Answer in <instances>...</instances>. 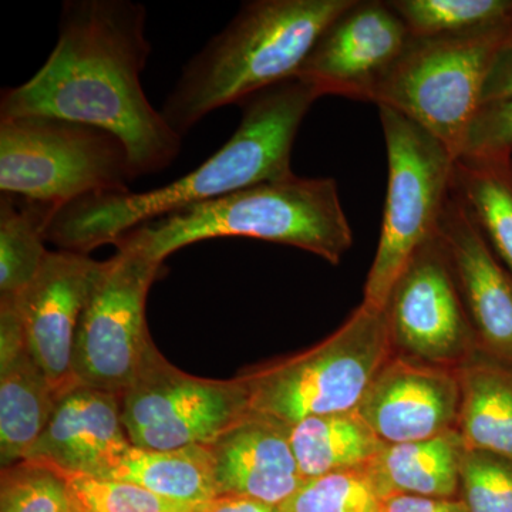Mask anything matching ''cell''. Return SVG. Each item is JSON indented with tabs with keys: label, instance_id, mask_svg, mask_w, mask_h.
Listing matches in <instances>:
<instances>
[{
	"label": "cell",
	"instance_id": "obj_1",
	"mask_svg": "<svg viewBox=\"0 0 512 512\" xmlns=\"http://www.w3.org/2000/svg\"><path fill=\"white\" fill-rule=\"evenodd\" d=\"M146 23V6L131 0H66L55 49L32 79L2 90L0 119L50 116L110 131L136 178L170 167L183 137L141 83L151 53Z\"/></svg>",
	"mask_w": 512,
	"mask_h": 512
},
{
	"label": "cell",
	"instance_id": "obj_2",
	"mask_svg": "<svg viewBox=\"0 0 512 512\" xmlns=\"http://www.w3.org/2000/svg\"><path fill=\"white\" fill-rule=\"evenodd\" d=\"M319 97L298 77L252 94L238 104L235 133L191 173L154 190L90 195L63 205L47 227V242L89 255L144 222L289 177L299 127Z\"/></svg>",
	"mask_w": 512,
	"mask_h": 512
},
{
	"label": "cell",
	"instance_id": "obj_3",
	"mask_svg": "<svg viewBox=\"0 0 512 512\" xmlns=\"http://www.w3.org/2000/svg\"><path fill=\"white\" fill-rule=\"evenodd\" d=\"M355 0H252L192 56L161 114L184 137L212 111L295 79L323 30Z\"/></svg>",
	"mask_w": 512,
	"mask_h": 512
},
{
	"label": "cell",
	"instance_id": "obj_4",
	"mask_svg": "<svg viewBox=\"0 0 512 512\" xmlns=\"http://www.w3.org/2000/svg\"><path fill=\"white\" fill-rule=\"evenodd\" d=\"M229 237L288 245L332 265H339L353 245L336 180L295 173L144 222L113 245L164 264L175 251L195 242Z\"/></svg>",
	"mask_w": 512,
	"mask_h": 512
},
{
	"label": "cell",
	"instance_id": "obj_5",
	"mask_svg": "<svg viewBox=\"0 0 512 512\" xmlns=\"http://www.w3.org/2000/svg\"><path fill=\"white\" fill-rule=\"evenodd\" d=\"M393 353L383 309L362 302L318 345L238 377L247 387L252 413L293 426L308 417L356 412Z\"/></svg>",
	"mask_w": 512,
	"mask_h": 512
},
{
	"label": "cell",
	"instance_id": "obj_6",
	"mask_svg": "<svg viewBox=\"0 0 512 512\" xmlns=\"http://www.w3.org/2000/svg\"><path fill=\"white\" fill-rule=\"evenodd\" d=\"M136 180L130 154L103 128L50 116L0 119V191L63 207L119 194Z\"/></svg>",
	"mask_w": 512,
	"mask_h": 512
},
{
	"label": "cell",
	"instance_id": "obj_7",
	"mask_svg": "<svg viewBox=\"0 0 512 512\" xmlns=\"http://www.w3.org/2000/svg\"><path fill=\"white\" fill-rule=\"evenodd\" d=\"M387 151V195L375 259L362 302L384 309L407 262L436 235L451 192L456 156L450 148L390 107H379Z\"/></svg>",
	"mask_w": 512,
	"mask_h": 512
},
{
	"label": "cell",
	"instance_id": "obj_8",
	"mask_svg": "<svg viewBox=\"0 0 512 512\" xmlns=\"http://www.w3.org/2000/svg\"><path fill=\"white\" fill-rule=\"evenodd\" d=\"M512 26L467 36L413 37L372 103L409 117L460 156L485 80Z\"/></svg>",
	"mask_w": 512,
	"mask_h": 512
},
{
	"label": "cell",
	"instance_id": "obj_9",
	"mask_svg": "<svg viewBox=\"0 0 512 512\" xmlns=\"http://www.w3.org/2000/svg\"><path fill=\"white\" fill-rule=\"evenodd\" d=\"M120 403L128 439L146 450L210 446L251 412L247 387L238 376L214 380L187 375L154 343Z\"/></svg>",
	"mask_w": 512,
	"mask_h": 512
},
{
	"label": "cell",
	"instance_id": "obj_10",
	"mask_svg": "<svg viewBox=\"0 0 512 512\" xmlns=\"http://www.w3.org/2000/svg\"><path fill=\"white\" fill-rule=\"evenodd\" d=\"M163 264L134 249L117 248L106 261L80 318L74 342L77 384L123 396L147 349L146 303Z\"/></svg>",
	"mask_w": 512,
	"mask_h": 512
},
{
	"label": "cell",
	"instance_id": "obj_11",
	"mask_svg": "<svg viewBox=\"0 0 512 512\" xmlns=\"http://www.w3.org/2000/svg\"><path fill=\"white\" fill-rule=\"evenodd\" d=\"M383 311L397 355L458 369L480 353L476 332L436 235L407 262Z\"/></svg>",
	"mask_w": 512,
	"mask_h": 512
},
{
	"label": "cell",
	"instance_id": "obj_12",
	"mask_svg": "<svg viewBox=\"0 0 512 512\" xmlns=\"http://www.w3.org/2000/svg\"><path fill=\"white\" fill-rule=\"evenodd\" d=\"M412 35L402 19L380 0H355L323 30L296 77L319 96L372 103Z\"/></svg>",
	"mask_w": 512,
	"mask_h": 512
},
{
	"label": "cell",
	"instance_id": "obj_13",
	"mask_svg": "<svg viewBox=\"0 0 512 512\" xmlns=\"http://www.w3.org/2000/svg\"><path fill=\"white\" fill-rule=\"evenodd\" d=\"M104 264L86 254L50 251L35 281L20 295L10 296L18 306L30 355L57 396L77 384L73 373L77 328Z\"/></svg>",
	"mask_w": 512,
	"mask_h": 512
},
{
	"label": "cell",
	"instance_id": "obj_14",
	"mask_svg": "<svg viewBox=\"0 0 512 512\" xmlns=\"http://www.w3.org/2000/svg\"><path fill=\"white\" fill-rule=\"evenodd\" d=\"M436 238L453 272L480 352L512 366V274L453 188Z\"/></svg>",
	"mask_w": 512,
	"mask_h": 512
},
{
	"label": "cell",
	"instance_id": "obj_15",
	"mask_svg": "<svg viewBox=\"0 0 512 512\" xmlns=\"http://www.w3.org/2000/svg\"><path fill=\"white\" fill-rule=\"evenodd\" d=\"M356 412L384 444L430 440L457 430V369L393 353L370 383Z\"/></svg>",
	"mask_w": 512,
	"mask_h": 512
},
{
	"label": "cell",
	"instance_id": "obj_16",
	"mask_svg": "<svg viewBox=\"0 0 512 512\" xmlns=\"http://www.w3.org/2000/svg\"><path fill=\"white\" fill-rule=\"evenodd\" d=\"M131 446L121 421L120 397L76 384L59 396L25 460L66 478H103Z\"/></svg>",
	"mask_w": 512,
	"mask_h": 512
},
{
	"label": "cell",
	"instance_id": "obj_17",
	"mask_svg": "<svg viewBox=\"0 0 512 512\" xmlns=\"http://www.w3.org/2000/svg\"><path fill=\"white\" fill-rule=\"evenodd\" d=\"M221 497H241L281 507L303 478L289 426L249 412L210 444Z\"/></svg>",
	"mask_w": 512,
	"mask_h": 512
},
{
	"label": "cell",
	"instance_id": "obj_18",
	"mask_svg": "<svg viewBox=\"0 0 512 512\" xmlns=\"http://www.w3.org/2000/svg\"><path fill=\"white\" fill-rule=\"evenodd\" d=\"M57 399L25 336L0 339V464L20 463L45 431Z\"/></svg>",
	"mask_w": 512,
	"mask_h": 512
},
{
	"label": "cell",
	"instance_id": "obj_19",
	"mask_svg": "<svg viewBox=\"0 0 512 512\" xmlns=\"http://www.w3.org/2000/svg\"><path fill=\"white\" fill-rule=\"evenodd\" d=\"M464 451L453 430L430 440L386 444L363 470L383 500L397 494L458 498Z\"/></svg>",
	"mask_w": 512,
	"mask_h": 512
},
{
	"label": "cell",
	"instance_id": "obj_20",
	"mask_svg": "<svg viewBox=\"0 0 512 512\" xmlns=\"http://www.w3.org/2000/svg\"><path fill=\"white\" fill-rule=\"evenodd\" d=\"M457 431L467 450L512 460V366L477 353L458 367Z\"/></svg>",
	"mask_w": 512,
	"mask_h": 512
},
{
	"label": "cell",
	"instance_id": "obj_21",
	"mask_svg": "<svg viewBox=\"0 0 512 512\" xmlns=\"http://www.w3.org/2000/svg\"><path fill=\"white\" fill-rule=\"evenodd\" d=\"M103 478L141 485L177 503L210 504L221 498L214 456L204 444L175 450L131 446Z\"/></svg>",
	"mask_w": 512,
	"mask_h": 512
},
{
	"label": "cell",
	"instance_id": "obj_22",
	"mask_svg": "<svg viewBox=\"0 0 512 512\" xmlns=\"http://www.w3.org/2000/svg\"><path fill=\"white\" fill-rule=\"evenodd\" d=\"M289 440L303 480L363 468L386 446L357 412L298 421Z\"/></svg>",
	"mask_w": 512,
	"mask_h": 512
},
{
	"label": "cell",
	"instance_id": "obj_23",
	"mask_svg": "<svg viewBox=\"0 0 512 512\" xmlns=\"http://www.w3.org/2000/svg\"><path fill=\"white\" fill-rule=\"evenodd\" d=\"M451 188L512 274V157H457Z\"/></svg>",
	"mask_w": 512,
	"mask_h": 512
},
{
	"label": "cell",
	"instance_id": "obj_24",
	"mask_svg": "<svg viewBox=\"0 0 512 512\" xmlns=\"http://www.w3.org/2000/svg\"><path fill=\"white\" fill-rule=\"evenodd\" d=\"M57 205L2 194L0 200V298L18 296L33 281L49 249L46 231Z\"/></svg>",
	"mask_w": 512,
	"mask_h": 512
},
{
	"label": "cell",
	"instance_id": "obj_25",
	"mask_svg": "<svg viewBox=\"0 0 512 512\" xmlns=\"http://www.w3.org/2000/svg\"><path fill=\"white\" fill-rule=\"evenodd\" d=\"M413 37L467 36L512 26V0H389Z\"/></svg>",
	"mask_w": 512,
	"mask_h": 512
},
{
	"label": "cell",
	"instance_id": "obj_26",
	"mask_svg": "<svg viewBox=\"0 0 512 512\" xmlns=\"http://www.w3.org/2000/svg\"><path fill=\"white\" fill-rule=\"evenodd\" d=\"M282 512H384V500L363 468L309 478Z\"/></svg>",
	"mask_w": 512,
	"mask_h": 512
},
{
	"label": "cell",
	"instance_id": "obj_27",
	"mask_svg": "<svg viewBox=\"0 0 512 512\" xmlns=\"http://www.w3.org/2000/svg\"><path fill=\"white\" fill-rule=\"evenodd\" d=\"M0 512H77L66 478L23 460L2 468Z\"/></svg>",
	"mask_w": 512,
	"mask_h": 512
},
{
	"label": "cell",
	"instance_id": "obj_28",
	"mask_svg": "<svg viewBox=\"0 0 512 512\" xmlns=\"http://www.w3.org/2000/svg\"><path fill=\"white\" fill-rule=\"evenodd\" d=\"M66 480L82 512H205L211 505L177 503L127 481L93 477Z\"/></svg>",
	"mask_w": 512,
	"mask_h": 512
},
{
	"label": "cell",
	"instance_id": "obj_29",
	"mask_svg": "<svg viewBox=\"0 0 512 512\" xmlns=\"http://www.w3.org/2000/svg\"><path fill=\"white\" fill-rule=\"evenodd\" d=\"M460 500L467 512H512V460L484 450L464 451Z\"/></svg>",
	"mask_w": 512,
	"mask_h": 512
},
{
	"label": "cell",
	"instance_id": "obj_30",
	"mask_svg": "<svg viewBox=\"0 0 512 512\" xmlns=\"http://www.w3.org/2000/svg\"><path fill=\"white\" fill-rule=\"evenodd\" d=\"M460 156L512 157V97L480 106Z\"/></svg>",
	"mask_w": 512,
	"mask_h": 512
},
{
	"label": "cell",
	"instance_id": "obj_31",
	"mask_svg": "<svg viewBox=\"0 0 512 512\" xmlns=\"http://www.w3.org/2000/svg\"><path fill=\"white\" fill-rule=\"evenodd\" d=\"M512 97V36L495 55L487 80H485L483 104L511 99Z\"/></svg>",
	"mask_w": 512,
	"mask_h": 512
},
{
	"label": "cell",
	"instance_id": "obj_32",
	"mask_svg": "<svg viewBox=\"0 0 512 512\" xmlns=\"http://www.w3.org/2000/svg\"><path fill=\"white\" fill-rule=\"evenodd\" d=\"M384 512H467L460 498L397 494L384 498Z\"/></svg>",
	"mask_w": 512,
	"mask_h": 512
},
{
	"label": "cell",
	"instance_id": "obj_33",
	"mask_svg": "<svg viewBox=\"0 0 512 512\" xmlns=\"http://www.w3.org/2000/svg\"><path fill=\"white\" fill-rule=\"evenodd\" d=\"M205 512H282L278 507L241 497H221Z\"/></svg>",
	"mask_w": 512,
	"mask_h": 512
},
{
	"label": "cell",
	"instance_id": "obj_34",
	"mask_svg": "<svg viewBox=\"0 0 512 512\" xmlns=\"http://www.w3.org/2000/svg\"><path fill=\"white\" fill-rule=\"evenodd\" d=\"M76 507H77V505H76ZM77 512H82V511H80L79 508H77Z\"/></svg>",
	"mask_w": 512,
	"mask_h": 512
}]
</instances>
